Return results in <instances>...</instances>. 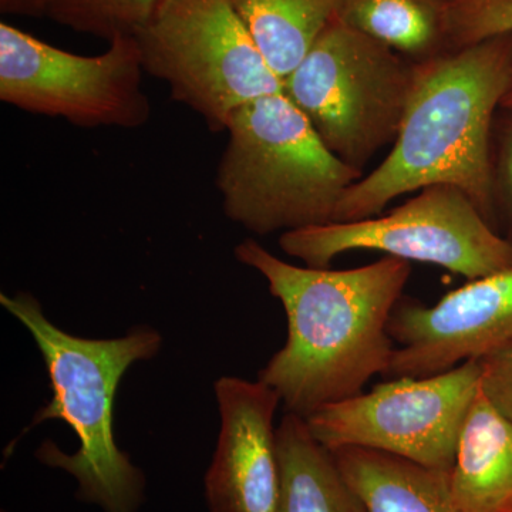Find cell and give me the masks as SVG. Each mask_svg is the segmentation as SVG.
Listing matches in <instances>:
<instances>
[{
    "mask_svg": "<svg viewBox=\"0 0 512 512\" xmlns=\"http://www.w3.org/2000/svg\"><path fill=\"white\" fill-rule=\"evenodd\" d=\"M234 254L264 276L284 306L288 338L258 380L278 393L286 413L308 419L389 373L396 350L389 322L412 275L410 262L386 255L359 268H309L282 261L255 239Z\"/></svg>",
    "mask_w": 512,
    "mask_h": 512,
    "instance_id": "obj_1",
    "label": "cell"
},
{
    "mask_svg": "<svg viewBox=\"0 0 512 512\" xmlns=\"http://www.w3.org/2000/svg\"><path fill=\"white\" fill-rule=\"evenodd\" d=\"M511 60L512 35L417 63L392 150L346 191L335 222L376 217L404 194L451 185L466 192L497 229L491 143L510 86Z\"/></svg>",
    "mask_w": 512,
    "mask_h": 512,
    "instance_id": "obj_2",
    "label": "cell"
},
{
    "mask_svg": "<svg viewBox=\"0 0 512 512\" xmlns=\"http://www.w3.org/2000/svg\"><path fill=\"white\" fill-rule=\"evenodd\" d=\"M0 303L32 335L52 387V400L36 413L29 429L47 420H63L79 439L73 454L46 441L37 458L76 478L77 497L84 503L99 505L104 512H137L146 478L117 447L113 404L124 373L160 352V333L140 326L121 338H80L50 322L30 293H2Z\"/></svg>",
    "mask_w": 512,
    "mask_h": 512,
    "instance_id": "obj_3",
    "label": "cell"
},
{
    "mask_svg": "<svg viewBox=\"0 0 512 512\" xmlns=\"http://www.w3.org/2000/svg\"><path fill=\"white\" fill-rule=\"evenodd\" d=\"M225 131L222 208L256 235L332 224L343 195L365 175L325 146L284 92L241 107Z\"/></svg>",
    "mask_w": 512,
    "mask_h": 512,
    "instance_id": "obj_4",
    "label": "cell"
},
{
    "mask_svg": "<svg viewBox=\"0 0 512 512\" xmlns=\"http://www.w3.org/2000/svg\"><path fill=\"white\" fill-rule=\"evenodd\" d=\"M416 66L336 18L282 82L325 146L363 171L396 140Z\"/></svg>",
    "mask_w": 512,
    "mask_h": 512,
    "instance_id": "obj_5",
    "label": "cell"
},
{
    "mask_svg": "<svg viewBox=\"0 0 512 512\" xmlns=\"http://www.w3.org/2000/svg\"><path fill=\"white\" fill-rule=\"evenodd\" d=\"M144 72L212 131L235 111L284 92L231 0H163L136 36Z\"/></svg>",
    "mask_w": 512,
    "mask_h": 512,
    "instance_id": "obj_6",
    "label": "cell"
},
{
    "mask_svg": "<svg viewBox=\"0 0 512 512\" xmlns=\"http://www.w3.org/2000/svg\"><path fill=\"white\" fill-rule=\"evenodd\" d=\"M376 217L286 232L279 247L309 268H329L346 252L379 251L441 266L468 281L512 269V241L501 237L466 194L430 185Z\"/></svg>",
    "mask_w": 512,
    "mask_h": 512,
    "instance_id": "obj_7",
    "label": "cell"
},
{
    "mask_svg": "<svg viewBox=\"0 0 512 512\" xmlns=\"http://www.w3.org/2000/svg\"><path fill=\"white\" fill-rule=\"evenodd\" d=\"M136 37L79 56L0 23V100L80 127H143L151 116Z\"/></svg>",
    "mask_w": 512,
    "mask_h": 512,
    "instance_id": "obj_8",
    "label": "cell"
},
{
    "mask_svg": "<svg viewBox=\"0 0 512 512\" xmlns=\"http://www.w3.org/2000/svg\"><path fill=\"white\" fill-rule=\"evenodd\" d=\"M481 386L478 360L439 375L397 377L306 420L328 450L362 447L450 473L458 439Z\"/></svg>",
    "mask_w": 512,
    "mask_h": 512,
    "instance_id": "obj_9",
    "label": "cell"
},
{
    "mask_svg": "<svg viewBox=\"0 0 512 512\" xmlns=\"http://www.w3.org/2000/svg\"><path fill=\"white\" fill-rule=\"evenodd\" d=\"M399 345L389 373L439 375L512 346V269L473 279L436 305L403 299L389 322Z\"/></svg>",
    "mask_w": 512,
    "mask_h": 512,
    "instance_id": "obj_10",
    "label": "cell"
},
{
    "mask_svg": "<svg viewBox=\"0 0 512 512\" xmlns=\"http://www.w3.org/2000/svg\"><path fill=\"white\" fill-rule=\"evenodd\" d=\"M220 434L205 476L210 512H276L279 458L275 414L281 397L268 384L222 376L214 384Z\"/></svg>",
    "mask_w": 512,
    "mask_h": 512,
    "instance_id": "obj_11",
    "label": "cell"
},
{
    "mask_svg": "<svg viewBox=\"0 0 512 512\" xmlns=\"http://www.w3.org/2000/svg\"><path fill=\"white\" fill-rule=\"evenodd\" d=\"M450 487L461 512H512V423L481 386L461 429Z\"/></svg>",
    "mask_w": 512,
    "mask_h": 512,
    "instance_id": "obj_12",
    "label": "cell"
},
{
    "mask_svg": "<svg viewBox=\"0 0 512 512\" xmlns=\"http://www.w3.org/2000/svg\"><path fill=\"white\" fill-rule=\"evenodd\" d=\"M365 512H461L450 473L362 447L330 450Z\"/></svg>",
    "mask_w": 512,
    "mask_h": 512,
    "instance_id": "obj_13",
    "label": "cell"
},
{
    "mask_svg": "<svg viewBox=\"0 0 512 512\" xmlns=\"http://www.w3.org/2000/svg\"><path fill=\"white\" fill-rule=\"evenodd\" d=\"M276 440L281 477L276 512H365L335 457L312 436L303 417L286 413Z\"/></svg>",
    "mask_w": 512,
    "mask_h": 512,
    "instance_id": "obj_14",
    "label": "cell"
},
{
    "mask_svg": "<svg viewBox=\"0 0 512 512\" xmlns=\"http://www.w3.org/2000/svg\"><path fill=\"white\" fill-rule=\"evenodd\" d=\"M450 0H345L339 19L413 63L450 50Z\"/></svg>",
    "mask_w": 512,
    "mask_h": 512,
    "instance_id": "obj_15",
    "label": "cell"
},
{
    "mask_svg": "<svg viewBox=\"0 0 512 512\" xmlns=\"http://www.w3.org/2000/svg\"><path fill=\"white\" fill-rule=\"evenodd\" d=\"M271 69L293 72L345 0H231Z\"/></svg>",
    "mask_w": 512,
    "mask_h": 512,
    "instance_id": "obj_16",
    "label": "cell"
},
{
    "mask_svg": "<svg viewBox=\"0 0 512 512\" xmlns=\"http://www.w3.org/2000/svg\"><path fill=\"white\" fill-rule=\"evenodd\" d=\"M163 0H52L47 18L60 25L113 42L136 37Z\"/></svg>",
    "mask_w": 512,
    "mask_h": 512,
    "instance_id": "obj_17",
    "label": "cell"
},
{
    "mask_svg": "<svg viewBox=\"0 0 512 512\" xmlns=\"http://www.w3.org/2000/svg\"><path fill=\"white\" fill-rule=\"evenodd\" d=\"M447 33L450 50L512 35V0H450Z\"/></svg>",
    "mask_w": 512,
    "mask_h": 512,
    "instance_id": "obj_18",
    "label": "cell"
},
{
    "mask_svg": "<svg viewBox=\"0 0 512 512\" xmlns=\"http://www.w3.org/2000/svg\"><path fill=\"white\" fill-rule=\"evenodd\" d=\"M491 171L495 220H503L512 234V110L501 109L495 117Z\"/></svg>",
    "mask_w": 512,
    "mask_h": 512,
    "instance_id": "obj_19",
    "label": "cell"
},
{
    "mask_svg": "<svg viewBox=\"0 0 512 512\" xmlns=\"http://www.w3.org/2000/svg\"><path fill=\"white\" fill-rule=\"evenodd\" d=\"M481 366V390L512 423V346L478 360Z\"/></svg>",
    "mask_w": 512,
    "mask_h": 512,
    "instance_id": "obj_20",
    "label": "cell"
},
{
    "mask_svg": "<svg viewBox=\"0 0 512 512\" xmlns=\"http://www.w3.org/2000/svg\"><path fill=\"white\" fill-rule=\"evenodd\" d=\"M52 0H0V10L6 15L46 16Z\"/></svg>",
    "mask_w": 512,
    "mask_h": 512,
    "instance_id": "obj_21",
    "label": "cell"
},
{
    "mask_svg": "<svg viewBox=\"0 0 512 512\" xmlns=\"http://www.w3.org/2000/svg\"><path fill=\"white\" fill-rule=\"evenodd\" d=\"M501 109L512 110V60L510 86H508L507 93H505L503 104H501Z\"/></svg>",
    "mask_w": 512,
    "mask_h": 512,
    "instance_id": "obj_22",
    "label": "cell"
}]
</instances>
